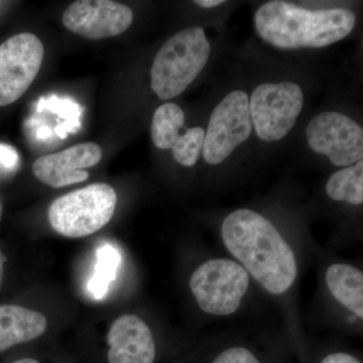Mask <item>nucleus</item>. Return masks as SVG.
Listing matches in <instances>:
<instances>
[{"mask_svg":"<svg viewBox=\"0 0 363 363\" xmlns=\"http://www.w3.org/2000/svg\"><path fill=\"white\" fill-rule=\"evenodd\" d=\"M325 283L339 305L363 319V272L359 269L342 262L332 264L325 272Z\"/></svg>","mask_w":363,"mask_h":363,"instance_id":"4468645a","label":"nucleus"},{"mask_svg":"<svg viewBox=\"0 0 363 363\" xmlns=\"http://www.w3.org/2000/svg\"><path fill=\"white\" fill-rule=\"evenodd\" d=\"M250 277L235 260L217 257L200 264L191 274V292L203 312L212 316L233 315L240 309Z\"/></svg>","mask_w":363,"mask_h":363,"instance_id":"39448f33","label":"nucleus"},{"mask_svg":"<svg viewBox=\"0 0 363 363\" xmlns=\"http://www.w3.org/2000/svg\"><path fill=\"white\" fill-rule=\"evenodd\" d=\"M185 124V114L180 106L172 102L161 105L155 111L152 121V138L160 150H172Z\"/></svg>","mask_w":363,"mask_h":363,"instance_id":"f3484780","label":"nucleus"},{"mask_svg":"<svg viewBox=\"0 0 363 363\" xmlns=\"http://www.w3.org/2000/svg\"><path fill=\"white\" fill-rule=\"evenodd\" d=\"M355 21L350 9L311 11L281 0L262 4L255 14L259 37L281 50L317 49L335 44L352 32Z\"/></svg>","mask_w":363,"mask_h":363,"instance_id":"f03ea898","label":"nucleus"},{"mask_svg":"<svg viewBox=\"0 0 363 363\" xmlns=\"http://www.w3.org/2000/svg\"><path fill=\"white\" fill-rule=\"evenodd\" d=\"M252 130L250 98L243 91H233L217 104L210 116L202 150L204 161L212 166L221 164L247 142Z\"/></svg>","mask_w":363,"mask_h":363,"instance_id":"0eeeda50","label":"nucleus"},{"mask_svg":"<svg viewBox=\"0 0 363 363\" xmlns=\"http://www.w3.org/2000/svg\"><path fill=\"white\" fill-rule=\"evenodd\" d=\"M44 315L18 305H0V352L39 338L47 330Z\"/></svg>","mask_w":363,"mask_h":363,"instance_id":"ddd939ff","label":"nucleus"},{"mask_svg":"<svg viewBox=\"0 0 363 363\" xmlns=\"http://www.w3.org/2000/svg\"><path fill=\"white\" fill-rule=\"evenodd\" d=\"M116 204V192L111 185L91 184L55 199L48 218L57 233L69 238H85L109 223Z\"/></svg>","mask_w":363,"mask_h":363,"instance_id":"20e7f679","label":"nucleus"},{"mask_svg":"<svg viewBox=\"0 0 363 363\" xmlns=\"http://www.w3.org/2000/svg\"><path fill=\"white\" fill-rule=\"evenodd\" d=\"M212 363H260L252 351L242 346H233L221 352Z\"/></svg>","mask_w":363,"mask_h":363,"instance_id":"6ab92c4d","label":"nucleus"},{"mask_svg":"<svg viewBox=\"0 0 363 363\" xmlns=\"http://www.w3.org/2000/svg\"><path fill=\"white\" fill-rule=\"evenodd\" d=\"M11 363H40L38 360L33 359V358H23V359L16 360Z\"/></svg>","mask_w":363,"mask_h":363,"instance_id":"b1692460","label":"nucleus"},{"mask_svg":"<svg viewBox=\"0 0 363 363\" xmlns=\"http://www.w3.org/2000/svg\"><path fill=\"white\" fill-rule=\"evenodd\" d=\"M20 164V155L18 150L7 143H0V167L13 171Z\"/></svg>","mask_w":363,"mask_h":363,"instance_id":"aec40b11","label":"nucleus"},{"mask_svg":"<svg viewBox=\"0 0 363 363\" xmlns=\"http://www.w3.org/2000/svg\"><path fill=\"white\" fill-rule=\"evenodd\" d=\"M211 45L200 26L185 28L169 38L159 50L150 70V87L162 100L182 94L200 75L209 59Z\"/></svg>","mask_w":363,"mask_h":363,"instance_id":"7ed1b4c3","label":"nucleus"},{"mask_svg":"<svg viewBox=\"0 0 363 363\" xmlns=\"http://www.w3.org/2000/svg\"><path fill=\"white\" fill-rule=\"evenodd\" d=\"M308 145L336 167L354 164L363 157V130L350 117L335 111L318 114L307 126Z\"/></svg>","mask_w":363,"mask_h":363,"instance_id":"1a4fd4ad","label":"nucleus"},{"mask_svg":"<svg viewBox=\"0 0 363 363\" xmlns=\"http://www.w3.org/2000/svg\"><path fill=\"white\" fill-rule=\"evenodd\" d=\"M130 7L111 0H79L63 14L67 30L92 40L116 37L133 23Z\"/></svg>","mask_w":363,"mask_h":363,"instance_id":"9d476101","label":"nucleus"},{"mask_svg":"<svg viewBox=\"0 0 363 363\" xmlns=\"http://www.w3.org/2000/svg\"><path fill=\"white\" fill-rule=\"evenodd\" d=\"M327 195L334 201L359 206L363 203V160L336 172L327 181Z\"/></svg>","mask_w":363,"mask_h":363,"instance_id":"2eb2a0df","label":"nucleus"},{"mask_svg":"<svg viewBox=\"0 0 363 363\" xmlns=\"http://www.w3.org/2000/svg\"><path fill=\"white\" fill-rule=\"evenodd\" d=\"M197 6L204 7V9H213V7L221 6L224 4L223 0H197L195 1Z\"/></svg>","mask_w":363,"mask_h":363,"instance_id":"4be33fe9","label":"nucleus"},{"mask_svg":"<svg viewBox=\"0 0 363 363\" xmlns=\"http://www.w3.org/2000/svg\"><path fill=\"white\" fill-rule=\"evenodd\" d=\"M304 106V94L297 83H264L250 98L252 126L260 140L274 143L293 130Z\"/></svg>","mask_w":363,"mask_h":363,"instance_id":"423d86ee","label":"nucleus"},{"mask_svg":"<svg viewBox=\"0 0 363 363\" xmlns=\"http://www.w3.org/2000/svg\"><path fill=\"white\" fill-rule=\"evenodd\" d=\"M102 159V150L97 143H85L40 157L33 164L38 180L52 188H63L89 179L85 169L93 168Z\"/></svg>","mask_w":363,"mask_h":363,"instance_id":"9b49d317","label":"nucleus"},{"mask_svg":"<svg viewBox=\"0 0 363 363\" xmlns=\"http://www.w3.org/2000/svg\"><path fill=\"white\" fill-rule=\"evenodd\" d=\"M1 210H2L1 203H0V217H1Z\"/></svg>","mask_w":363,"mask_h":363,"instance_id":"393cba45","label":"nucleus"},{"mask_svg":"<svg viewBox=\"0 0 363 363\" xmlns=\"http://www.w3.org/2000/svg\"><path fill=\"white\" fill-rule=\"evenodd\" d=\"M121 255L111 243H104L96 250L94 272L87 284V291L95 300H102L107 295L111 283L116 281Z\"/></svg>","mask_w":363,"mask_h":363,"instance_id":"dca6fc26","label":"nucleus"},{"mask_svg":"<svg viewBox=\"0 0 363 363\" xmlns=\"http://www.w3.org/2000/svg\"><path fill=\"white\" fill-rule=\"evenodd\" d=\"M4 262H6V259H4V253L0 250V288H1L2 279H4Z\"/></svg>","mask_w":363,"mask_h":363,"instance_id":"5701e85b","label":"nucleus"},{"mask_svg":"<svg viewBox=\"0 0 363 363\" xmlns=\"http://www.w3.org/2000/svg\"><path fill=\"white\" fill-rule=\"evenodd\" d=\"M204 140V128L199 126L189 128L179 136L172 147L174 159L178 164L187 168L194 166L201 155Z\"/></svg>","mask_w":363,"mask_h":363,"instance_id":"a211bd4d","label":"nucleus"},{"mask_svg":"<svg viewBox=\"0 0 363 363\" xmlns=\"http://www.w3.org/2000/svg\"><path fill=\"white\" fill-rule=\"evenodd\" d=\"M44 45L30 33H18L0 45V107L18 101L42 67Z\"/></svg>","mask_w":363,"mask_h":363,"instance_id":"6e6552de","label":"nucleus"},{"mask_svg":"<svg viewBox=\"0 0 363 363\" xmlns=\"http://www.w3.org/2000/svg\"><path fill=\"white\" fill-rule=\"evenodd\" d=\"M224 247L267 293L284 295L298 277V262L290 243L264 215L235 210L222 222Z\"/></svg>","mask_w":363,"mask_h":363,"instance_id":"f257e3e1","label":"nucleus"},{"mask_svg":"<svg viewBox=\"0 0 363 363\" xmlns=\"http://www.w3.org/2000/svg\"><path fill=\"white\" fill-rule=\"evenodd\" d=\"M109 363H154L156 343L149 325L136 315L125 314L112 323L107 335Z\"/></svg>","mask_w":363,"mask_h":363,"instance_id":"f8f14e48","label":"nucleus"},{"mask_svg":"<svg viewBox=\"0 0 363 363\" xmlns=\"http://www.w3.org/2000/svg\"><path fill=\"white\" fill-rule=\"evenodd\" d=\"M321 363H362L357 357L348 353L337 352L327 355Z\"/></svg>","mask_w":363,"mask_h":363,"instance_id":"412c9836","label":"nucleus"}]
</instances>
